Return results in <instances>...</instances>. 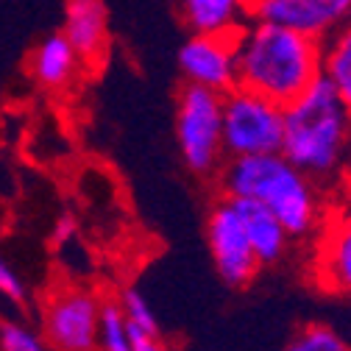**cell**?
Masks as SVG:
<instances>
[{"label":"cell","mask_w":351,"mask_h":351,"mask_svg":"<svg viewBox=\"0 0 351 351\" xmlns=\"http://www.w3.org/2000/svg\"><path fill=\"white\" fill-rule=\"evenodd\" d=\"M217 179L223 195L268 209L293 240L315 237L329 221L321 184L282 154L226 159Z\"/></svg>","instance_id":"obj_1"},{"label":"cell","mask_w":351,"mask_h":351,"mask_svg":"<svg viewBox=\"0 0 351 351\" xmlns=\"http://www.w3.org/2000/svg\"><path fill=\"white\" fill-rule=\"evenodd\" d=\"M237 86L268 98L279 106L295 101L321 78V42L298 31L248 20L234 36Z\"/></svg>","instance_id":"obj_2"},{"label":"cell","mask_w":351,"mask_h":351,"mask_svg":"<svg viewBox=\"0 0 351 351\" xmlns=\"http://www.w3.org/2000/svg\"><path fill=\"white\" fill-rule=\"evenodd\" d=\"M279 154L318 184L337 179L351 156V112L324 75L285 106Z\"/></svg>","instance_id":"obj_3"},{"label":"cell","mask_w":351,"mask_h":351,"mask_svg":"<svg viewBox=\"0 0 351 351\" xmlns=\"http://www.w3.org/2000/svg\"><path fill=\"white\" fill-rule=\"evenodd\" d=\"M176 145L184 167L198 179H212L226 162L223 95L184 84L176 98Z\"/></svg>","instance_id":"obj_4"},{"label":"cell","mask_w":351,"mask_h":351,"mask_svg":"<svg viewBox=\"0 0 351 351\" xmlns=\"http://www.w3.org/2000/svg\"><path fill=\"white\" fill-rule=\"evenodd\" d=\"M285 106L245 86L223 93V151L226 159L262 156L282 151Z\"/></svg>","instance_id":"obj_5"},{"label":"cell","mask_w":351,"mask_h":351,"mask_svg":"<svg viewBox=\"0 0 351 351\" xmlns=\"http://www.w3.org/2000/svg\"><path fill=\"white\" fill-rule=\"evenodd\" d=\"M101 295L81 285L56 287L42 304V335L51 351H95Z\"/></svg>","instance_id":"obj_6"},{"label":"cell","mask_w":351,"mask_h":351,"mask_svg":"<svg viewBox=\"0 0 351 351\" xmlns=\"http://www.w3.org/2000/svg\"><path fill=\"white\" fill-rule=\"evenodd\" d=\"M206 245H209L212 265L223 285L243 290L256 279L262 265L248 243L240 212L229 195L215 198L206 215Z\"/></svg>","instance_id":"obj_7"},{"label":"cell","mask_w":351,"mask_h":351,"mask_svg":"<svg viewBox=\"0 0 351 351\" xmlns=\"http://www.w3.org/2000/svg\"><path fill=\"white\" fill-rule=\"evenodd\" d=\"M251 20L274 23L324 42L351 23V0H251Z\"/></svg>","instance_id":"obj_8"},{"label":"cell","mask_w":351,"mask_h":351,"mask_svg":"<svg viewBox=\"0 0 351 351\" xmlns=\"http://www.w3.org/2000/svg\"><path fill=\"white\" fill-rule=\"evenodd\" d=\"M179 70L187 84L223 95L237 86L234 36L193 34L179 51Z\"/></svg>","instance_id":"obj_9"},{"label":"cell","mask_w":351,"mask_h":351,"mask_svg":"<svg viewBox=\"0 0 351 351\" xmlns=\"http://www.w3.org/2000/svg\"><path fill=\"white\" fill-rule=\"evenodd\" d=\"M313 271L326 293L351 298V206L324 223L318 232Z\"/></svg>","instance_id":"obj_10"},{"label":"cell","mask_w":351,"mask_h":351,"mask_svg":"<svg viewBox=\"0 0 351 351\" xmlns=\"http://www.w3.org/2000/svg\"><path fill=\"white\" fill-rule=\"evenodd\" d=\"M62 34L84 64H101L109 53L106 0H64Z\"/></svg>","instance_id":"obj_11"},{"label":"cell","mask_w":351,"mask_h":351,"mask_svg":"<svg viewBox=\"0 0 351 351\" xmlns=\"http://www.w3.org/2000/svg\"><path fill=\"white\" fill-rule=\"evenodd\" d=\"M84 62L75 53V48L64 39L62 31H53L48 36H42L36 42V48L31 53V78L42 86L45 93H64L73 86L78 78Z\"/></svg>","instance_id":"obj_12"},{"label":"cell","mask_w":351,"mask_h":351,"mask_svg":"<svg viewBox=\"0 0 351 351\" xmlns=\"http://www.w3.org/2000/svg\"><path fill=\"white\" fill-rule=\"evenodd\" d=\"M193 34L237 36L251 20V0H176Z\"/></svg>","instance_id":"obj_13"},{"label":"cell","mask_w":351,"mask_h":351,"mask_svg":"<svg viewBox=\"0 0 351 351\" xmlns=\"http://www.w3.org/2000/svg\"><path fill=\"white\" fill-rule=\"evenodd\" d=\"M237 212H240V221L245 226V234H248V243L259 259L262 268L268 265H276V262H282L290 251V243L293 237L285 232V226L276 221V217L262 209L259 204L254 201H243V198H232Z\"/></svg>","instance_id":"obj_14"},{"label":"cell","mask_w":351,"mask_h":351,"mask_svg":"<svg viewBox=\"0 0 351 351\" xmlns=\"http://www.w3.org/2000/svg\"><path fill=\"white\" fill-rule=\"evenodd\" d=\"M321 75L332 84L337 98L351 112V23L321 42Z\"/></svg>","instance_id":"obj_15"},{"label":"cell","mask_w":351,"mask_h":351,"mask_svg":"<svg viewBox=\"0 0 351 351\" xmlns=\"http://www.w3.org/2000/svg\"><path fill=\"white\" fill-rule=\"evenodd\" d=\"M95 351H134V337L128 332L123 310L117 301H101V321H98V346Z\"/></svg>","instance_id":"obj_16"},{"label":"cell","mask_w":351,"mask_h":351,"mask_svg":"<svg viewBox=\"0 0 351 351\" xmlns=\"http://www.w3.org/2000/svg\"><path fill=\"white\" fill-rule=\"evenodd\" d=\"M120 310H123V318L128 324L131 332L137 335H151V337H162V329H159V321H156V313L151 301L137 290V287H128L120 293L117 298Z\"/></svg>","instance_id":"obj_17"},{"label":"cell","mask_w":351,"mask_h":351,"mask_svg":"<svg viewBox=\"0 0 351 351\" xmlns=\"http://www.w3.org/2000/svg\"><path fill=\"white\" fill-rule=\"evenodd\" d=\"M0 351H51L45 335L20 318H0Z\"/></svg>","instance_id":"obj_18"},{"label":"cell","mask_w":351,"mask_h":351,"mask_svg":"<svg viewBox=\"0 0 351 351\" xmlns=\"http://www.w3.org/2000/svg\"><path fill=\"white\" fill-rule=\"evenodd\" d=\"M285 351H351V346L337 329H332L326 324H310L298 335H293V340L285 346Z\"/></svg>","instance_id":"obj_19"},{"label":"cell","mask_w":351,"mask_h":351,"mask_svg":"<svg viewBox=\"0 0 351 351\" xmlns=\"http://www.w3.org/2000/svg\"><path fill=\"white\" fill-rule=\"evenodd\" d=\"M0 298L14 304V306L28 304V285H25L23 274L14 268V262L3 251H0Z\"/></svg>","instance_id":"obj_20"},{"label":"cell","mask_w":351,"mask_h":351,"mask_svg":"<svg viewBox=\"0 0 351 351\" xmlns=\"http://www.w3.org/2000/svg\"><path fill=\"white\" fill-rule=\"evenodd\" d=\"M78 237V221L73 212H62L53 223V232H51V245L53 248H67L73 245V240Z\"/></svg>","instance_id":"obj_21"},{"label":"cell","mask_w":351,"mask_h":351,"mask_svg":"<svg viewBox=\"0 0 351 351\" xmlns=\"http://www.w3.org/2000/svg\"><path fill=\"white\" fill-rule=\"evenodd\" d=\"M131 332V329H128ZM131 337H134V351H170L162 337H151V335H137V332H131Z\"/></svg>","instance_id":"obj_22"},{"label":"cell","mask_w":351,"mask_h":351,"mask_svg":"<svg viewBox=\"0 0 351 351\" xmlns=\"http://www.w3.org/2000/svg\"><path fill=\"white\" fill-rule=\"evenodd\" d=\"M337 187H340V195L346 198V204L351 206V156L346 159V165L337 173Z\"/></svg>","instance_id":"obj_23"}]
</instances>
